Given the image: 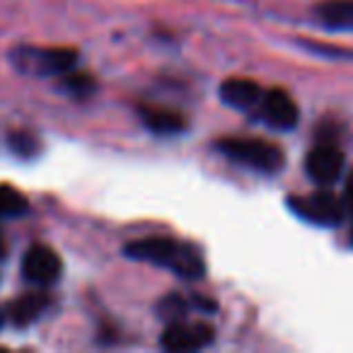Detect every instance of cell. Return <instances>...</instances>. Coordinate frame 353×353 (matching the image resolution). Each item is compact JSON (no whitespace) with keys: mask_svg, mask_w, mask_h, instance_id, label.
<instances>
[{"mask_svg":"<svg viewBox=\"0 0 353 353\" xmlns=\"http://www.w3.org/2000/svg\"><path fill=\"white\" fill-rule=\"evenodd\" d=\"M123 254L128 259L162 266V269L176 274L179 279L196 281L203 279V274H206L201 252L196 247L187 245V242H176L170 240V237H143V240L128 242L123 247Z\"/></svg>","mask_w":353,"mask_h":353,"instance_id":"6da1fadb","label":"cell"},{"mask_svg":"<svg viewBox=\"0 0 353 353\" xmlns=\"http://www.w3.org/2000/svg\"><path fill=\"white\" fill-rule=\"evenodd\" d=\"M10 61L20 73L34 78H54L75 68L78 51L65 46H17Z\"/></svg>","mask_w":353,"mask_h":353,"instance_id":"7a4b0ae2","label":"cell"},{"mask_svg":"<svg viewBox=\"0 0 353 353\" xmlns=\"http://www.w3.org/2000/svg\"><path fill=\"white\" fill-rule=\"evenodd\" d=\"M216 148L242 167H250L261 174H274L283 170V152L279 145L264 141V138H221Z\"/></svg>","mask_w":353,"mask_h":353,"instance_id":"3957f363","label":"cell"},{"mask_svg":"<svg viewBox=\"0 0 353 353\" xmlns=\"http://www.w3.org/2000/svg\"><path fill=\"white\" fill-rule=\"evenodd\" d=\"M290 211L298 218L314 225L332 228L339 225L346 216V206H343V199H339L336 194H332L327 187L322 192L307 194V196H290L288 199Z\"/></svg>","mask_w":353,"mask_h":353,"instance_id":"277c9868","label":"cell"},{"mask_svg":"<svg viewBox=\"0 0 353 353\" xmlns=\"http://www.w3.org/2000/svg\"><path fill=\"white\" fill-rule=\"evenodd\" d=\"M216 332L211 324L206 322H184V319H174L167 324V329L162 332V348L174 353L182 351H201V348L211 346Z\"/></svg>","mask_w":353,"mask_h":353,"instance_id":"5b68a950","label":"cell"},{"mask_svg":"<svg viewBox=\"0 0 353 353\" xmlns=\"http://www.w3.org/2000/svg\"><path fill=\"white\" fill-rule=\"evenodd\" d=\"M61 274H63V264H61V256L56 254L51 247L32 245L30 250L25 252V259H22V276H25L32 285L49 288V285L59 283Z\"/></svg>","mask_w":353,"mask_h":353,"instance_id":"8992f818","label":"cell"},{"mask_svg":"<svg viewBox=\"0 0 353 353\" xmlns=\"http://www.w3.org/2000/svg\"><path fill=\"white\" fill-rule=\"evenodd\" d=\"M305 170H307L310 179L319 187H332L341 179L343 172V152L332 143H322V145L312 148L305 160Z\"/></svg>","mask_w":353,"mask_h":353,"instance_id":"52a82bcc","label":"cell"},{"mask_svg":"<svg viewBox=\"0 0 353 353\" xmlns=\"http://www.w3.org/2000/svg\"><path fill=\"white\" fill-rule=\"evenodd\" d=\"M256 112L259 117L269 123L271 128H279V131H290V128L298 123V107H295L293 97H290L285 90H264L261 94V102L256 104Z\"/></svg>","mask_w":353,"mask_h":353,"instance_id":"ba28073f","label":"cell"},{"mask_svg":"<svg viewBox=\"0 0 353 353\" xmlns=\"http://www.w3.org/2000/svg\"><path fill=\"white\" fill-rule=\"evenodd\" d=\"M138 117H141L143 126L148 131L157 133V136H174L187 128V119L174 109L165 107H152V104H141L138 107Z\"/></svg>","mask_w":353,"mask_h":353,"instance_id":"9c48e42d","label":"cell"},{"mask_svg":"<svg viewBox=\"0 0 353 353\" xmlns=\"http://www.w3.org/2000/svg\"><path fill=\"white\" fill-rule=\"evenodd\" d=\"M221 99L228 104V107H235V109H256V104L261 102V85L256 80L250 78H230L221 85Z\"/></svg>","mask_w":353,"mask_h":353,"instance_id":"30bf717a","label":"cell"},{"mask_svg":"<svg viewBox=\"0 0 353 353\" xmlns=\"http://www.w3.org/2000/svg\"><path fill=\"white\" fill-rule=\"evenodd\" d=\"M46 307H49V295L34 290V293H25L22 298H17L15 303H10L8 317H10V322L17 324V327H27V324L37 322V319L44 314Z\"/></svg>","mask_w":353,"mask_h":353,"instance_id":"8fae6325","label":"cell"},{"mask_svg":"<svg viewBox=\"0 0 353 353\" xmlns=\"http://www.w3.org/2000/svg\"><path fill=\"white\" fill-rule=\"evenodd\" d=\"M314 12L327 30L353 32V0H324Z\"/></svg>","mask_w":353,"mask_h":353,"instance_id":"7c38bea8","label":"cell"},{"mask_svg":"<svg viewBox=\"0 0 353 353\" xmlns=\"http://www.w3.org/2000/svg\"><path fill=\"white\" fill-rule=\"evenodd\" d=\"M59 78H61L59 88L73 99H88L90 94L97 90V80L88 73H75V70H68V73L59 75Z\"/></svg>","mask_w":353,"mask_h":353,"instance_id":"4fadbf2b","label":"cell"},{"mask_svg":"<svg viewBox=\"0 0 353 353\" xmlns=\"http://www.w3.org/2000/svg\"><path fill=\"white\" fill-rule=\"evenodd\" d=\"M27 211H30V201L25 199V194L3 184L0 187V221L3 218H22Z\"/></svg>","mask_w":353,"mask_h":353,"instance_id":"5bb4252c","label":"cell"},{"mask_svg":"<svg viewBox=\"0 0 353 353\" xmlns=\"http://www.w3.org/2000/svg\"><path fill=\"white\" fill-rule=\"evenodd\" d=\"M8 143H10V150L20 157H32L37 150H39V141H37V136H32V133H27V131L10 133Z\"/></svg>","mask_w":353,"mask_h":353,"instance_id":"9a60e30c","label":"cell"},{"mask_svg":"<svg viewBox=\"0 0 353 353\" xmlns=\"http://www.w3.org/2000/svg\"><path fill=\"white\" fill-rule=\"evenodd\" d=\"M184 312H187V303H184V298L179 293L167 295V298L160 303V317L170 319V322H174V319H182Z\"/></svg>","mask_w":353,"mask_h":353,"instance_id":"2e32d148","label":"cell"},{"mask_svg":"<svg viewBox=\"0 0 353 353\" xmlns=\"http://www.w3.org/2000/svg\"><path fill=\"white\" fill-rule=\"evenodd\" d=\"M343 206H346V213H353V174L348 176L346 182V192H343Z\"/></svg>","mask_w":353,"mask_h":353,"instance_id":"e0dca14e","label":"cell"},{"mask_svg":"<svg viewBox=\"0 0 353 353\" xmlns=\"http://www.w3.org/2000/svg\"><path fill=\"white\" fill-rule=\"evenodd\" d=\"M8 254V247H6V237H3V232H0V261L6 259Z\"/></svg>","mask_w":353,"mask_h":353,"instance_id":"ac0fdd59","label":"cell"},{"mask_svg":"<svg viewBox=\"0 0 353 353\" xmlns=\"http://www.w3.org/2000/svg\"><path fill=\"white\" fill-rule=\"evenodd\" d=\"M0 324H3V312H0Z\"/></svg>","mask_w":353,"mask_h":353,"instance_id":"d6986e66","label":"cell"}]
</instances>
